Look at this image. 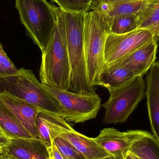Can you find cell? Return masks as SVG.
<instances>
[{"label":"cell","instance_id":"obj_1","mask_svg":"<svg viewBox=\"0 0 159 159\" xmlns=\"http://www.w3.org/2000/svg\"><path fill=\"white\" fill-rule=\"evenodd\" d=\"M56 11V27L46 48L42 53L40 78L43 84L68 90L71 70L64 11L57 7Z\"/></svg>","mask_w":159,"mask_h":159},{"label":"cell","instance_id":"obj_2","mask_svg":"<svg viewBox=\"0 0 159 159\" xmlns=\"http://www.w3.org/2000/svg\"><path fill=\"white\" fill-rule=\"evenodd\" d=\"M7 93L25 101L40 110L63 118L60 105L36 78L32 71L20 68L16 75L0 74V94Z\"/></svg>","mask_w":159,"mask_h":159},{"label":"cell","instance_id":"obj_3","mask_svg":"<svg viewBox=\"0 0 159 159\" xmlns=\"http://www.w3.org/2000/svg\"><path fill=\"white\" fill-rule=\"evenodd\" d=\"M86 12L64 11L71 70L68 91L81 94L96 90L95 88L92 87L89 82L84 51V30Z\"/></svg>","mask_w":159,"mask_h":159},{"label":"cell","instance_id":"obj_4","mask_svg":"<svg viewBox=\"0 0 159 159\" xmlns=\"http://www.w3.org/2000/svg\"><path fill=\"white\" fill-rule=\"evenodd\" d=\"M110 33L109 18L89 10L85 15L84 45L88 78L93 87L99 86V77L104 65L106 41Z\"/></svg>","mask_w":159,"mask_h":159},{"label":"cell","instance_id":"obj_5","mask_svg":"<svg viewBox=\"0 0 159 159\" xmlns=\"http://www.w3.org/2000/svg\"><path fill=\"white\" fill-rule=\"evenodd\" d=\"M16 7L27 34L43 53L56 27V7L47 0H16Z\"/></svg>","mask_w":159,"mask_h":159},{"label":"cell","instance_id":"obj_6","mask_svg":"<svg viewBox=\"0 0 159 159\" xmlns=\"http://www.w3.org/2000/svg\"><path fill=\"white\" fill-rule=\"evenodd\" d=\"M107 89L109 99L102 105L105 111V124L126 122L146 94L143 76H136L123 85Z\"/></svg>","mask_w":159,"mask_h":159},{"label":"cell","instance_id":"obj_7","mask_svg":"<svg viewBox=\"0 0 159 159\" xmlns=\"http://www.w3.org/2000/svg\"><path fill=\"white\" fill-rule=\"evenodd\" d=\"M43 84L60 105L68 123H83L96 117L102 100L95 91L81 94Z\"/></svg>","mask_w":159,"mask_h":159},{"label":"cell","instance_id":"obj_8","mask_svg":"<svg viewBox=\"0 0 159 159\" xmlns=\"http://www.w3.org/2000/svg\"><path fill=\"white\" fill-rule=\"evenodd\" d=\"M158 24L124 34L110 33L106 41L104 65H109L150 41L158 40Z\"/></svg>","mask_w":159,"mask_h":159},{"label":"cell","instance_id":"obj_9","mask_svg":"<svg viewBox=\"0 0 159 159\" xmlns=\"http://www.w3.org/2000/svg\"><path fill=\"white\" fill-rule=\"evenodd\" d=\"M50 134H56L70 143L87 159H104L112 156L101 147L93 138L75 131L62 117L46 112Z\"/></svg>","mask_w":159,"mask_h":159},{"label":"cell","instance_id":"obj_10","mask_svg":"<svg viewBox=\"0 0 159 159\" xmlns=\"http://www.w3.org/2000/svg\"><path fill=\"white\" fill-rule=\"evenodd\" d=\"M150 134L141 130L120 132L114 128H105L93 139L114 158L124 159L133 144Z\"/></svg>","mask_w":159,"mask_h":159},{"label":"cell","instance_id":"obj_11","mask_svg":"<svg viewBox=\"0 0 159 159\" xmlns=\"http://www.w3.org/2000/svg\"><path fill=\"white\" fill-rule=\"evenodd\" d=\"M158 42L157 40L150 41L108 65L124 66L130 70L135 76H143L156 62Z\"/></svg>","mask_w":159,"mask_h":159},{"label":"cell","instance_id":"obj_12","mask_svg":"<svg viewBox=\"0 0 159 159\" xmlns=\"http://www.w3.org/2000/svg\"><path fill=\"white\" fill-rule=\"evenodd\" d=\"M0 102L15 116L34 138L40 139L36 121L41 110L23 100L7 93L0 94Z\"/></svg>","mask_w":159,"mask_h":159},{"label":"cell","instance_id":"obj_13","mask_svg":"<svg viewBox=\"0 0 159 159\" xmlns=\"http://www.w3.org/2000/svg\"><path fill=\"white\" fill-rule=\"evenodd\" d=\"M6 155L16 159H48V149L40 139L11 138L4 148Z\"/></svg>","mask_w":159,"mask_h":159},{"label":"cell","instance_id":"obj_14","mask_svg":"<svg viewBox=\"0 0 159 159\" xmlns=\"http://www.w3.org/2000/svg\"><path fill=\"white\" fill-rule=\"evenodd\" d=\"M146 94L151 129L159 143V61H156L149 70Z\"/></svg>","mask_w":159,"mask_h":159},{"label":"cell","instance_id":"obj_15","mask_svg":"<svg viewBox=\"0 0 159 159\" xmlns=\"http://www.w3.org/2000/svg\"><path fill=\"white\" fill-rule=\"evenodd\" d=\"M148 2L143 1H128L114 2H104L93 0L89 10L100 12L109 18L130 14H138Z\"/></svg>","mask_w":159,"mask_h":159},{"label":"cell","instance_id":"obj_16","mask_svg":"<svg viewBox=\"0 0 159 159\" xmlns=\"http://www.w3.org/2000/svg\"><path fill=\"white\" fill-rule=\"evenodd\" d=\"M135 75L129 69L123 66L108 65L103 67L99 77V86L107 88L117 87L130 81Z\"/></svg>","mask_w":159,"mask_h":159},{"label":"cell","instance_id":"obj_17","mask_svg":"<svg viewBox=\"0 0 159 159\" xmlns=\"http://www.w3.org/2000/svg\"><path fill=\"white\" fill-rule=\"evenodd\" d=\"M0 129L8 138H34L14 115L0 102Z\"/></svg>","mask_w":159,"mask_h":159},{"label":"cell","instance_id":"obj_18","mask_svg":"<svg viewBox=\"0 0 159 159\" xmlns=\"http://www.w3.org/2000/svg\"><path fill=\"white\" fill-rule=\"evenodd\" d=\"M129 151L138 159H159V143L150 133L135 142Z\"/></svg>","mask_w":159,"mask_h":159},{"label":"cell","instance_id":"obj_19","mask_svg":"<svg viewBox=\"0 0 159 159\" xmlns=\"http://www.w3.org/2000/svg\"><path fill=\"white\" fill-rule=\"evenodd\" d=\"M109 19L110 33L124 34L138 29V15L137 14L120 15L109 18Z\"/></svg>","mask_w":159,"mask_h":159},{"label":"cell","instance_id":"obj_20","mask_svg":"<svg viewBox=\"0 0 159 159\" xmlns=\"http://www.w3.org/2000/svg\"><path fill=\"white\" fill-rule=\"evenodd\" d=\"M159 23V0L147 3L138 14V29H146Z\"/></svg>","mask_w":159,"mask_h":159},{"label":"cell","instance_id":"obj_21","mask_svg":"<svg viewBox=\"0 0 159 159\" xmlns=\"http://www.w3.org/2000/svg\"><path fill=\"white\" fill-rule=\"evenodd\" d=\"M53 144L60 152L70 159H87L70 143L61 136L56 134L50 135Z\"/></svg>","mask_w":159,"mask_h":159},{"label":"cell","instance_id":"obj_22","mask_svg":"<svg viewBox=\"0 0 159 159\" xmlns=\"http://www.w3.org/2000/svg\"><path fill=\"white\" fill-rule=\"evenodd\" d=\"M65 12H88L93 0H52Z\"/></svg>","mask_w":159,"mask_h":159},{"label":"cell","instance_id":"obj_23","mask_svg":"<svg viewBox=\"0 0 159 159\" xmlns=\"http://www.w3.org/2000/svg\"><path fill=\"white\" fill-rule=\"evenodd\" d=\"M46 111L40 110L36 118V125L40 140L48 148L53 146L47 118Z\"/></svg>","mask_w":159,"mask_h":159},{"label":"cell","instance_id":"obj_24","mask_svg":"<svg viewBox=\"0 0 159 159\" xmlns=\"http://www.w3.org/2000/svg\"><path fill=\"white\" fill-rule=\"evenodd\" d=\"M0 63L6 75H16L18 72L14 63L9 59L0 43Z\"/></svg>","mask_w":159,"mask_h":159},{"label":"cell","instance_id":"obj_25","mask_svg":"<svg viewBox=\"0 0 159 159\" xmlns=\"http://www.w3.org/2000/svg\"><path fill=\"white\" fill-rule=\"evenodd\" d=\"M10 138L7 136L2 132H0V149L4 148L9 141Z\"/></svg>","mask_w":159,"mask_h":159},{"label":"cell","instance_id":"obj_26","mask_svg":"<svg viewBox=\"0 0 159 159\" xmlns=\"http://www.w3.org/2000/svg\"><path fill=\"white\" fill-rule=\"evenodd\" d=\"M52 151L55 159H70L65 155L61 153L58 150L57 148L53 144L52 146Z\"/></svg>","mask_w":159,"mask_h":159},{"label":"cell","instance_id":"obj_27","mask_svg":"<svg viewBox=\"0 0 159 159\" xmlns=\"http://www.w3.org/2000/svg\"><path fill=\"white\" fill-rule=\"evenodd\" d=\"M124 159H138L137 158V157L134 155V154H133L131 152L129 151V152H128L127 154H126V156H125V157H124Z\"/></svg>","mask_w":159,"mask_h":159},{"label":"cell","instance_id":"obj_28","mask_svg":"<svg viewBox=\"0 0 159 159\" xmlns=\"http://www.w3.org/2000/svg\"><path fill=\"white\" fill-rule=\"evenodd\" d=\"M100 2H121V1H128V0H95Z\"/></svg>","mask_w":159,"mask_h":159},{"label":"cell","instance_id":"obj_29","mask_svg":"<svg viewBox=\"0 0 159 159\" xmlns=\"http://www.w3.org/2000/svg\"><path fill=\"white\" fill-rule=\"evenodd\" d=\"M48 154H49V157L48 159H55L54 156H53V151H52V147L50 148H48Z\"/></svg>","mask_w":159,"mask_h":159},{"label":"cell","instance_id":"obj_30","mask_svg":"<svg viewBox=\"0 0 159 159\" xmlns=\"http://www.w3.org/2000/svg\"><path fill=\"white\" fill-rule=\"evenodd\" d=\"M3 149H2V150L0 151V159H5V155L4 154Z\"/></svg>","mask_w":159,"mask_h":159},{"label":"cell","instance_id":"obj_31","mask_svg":"<svg viewBox=\"0 0 159 159\" xmlns=\"http://www.w3.org/2000/svg\"><path fill=\"white\" fill-rule=\"evenodd\" d=\"M0 74H6L4 70H3L2 68V66H1V63H0Z\"/></svg>","mask_w":159,"mask_h":159},{"label":"cell","instance_id":"obj_32","mask_svg":"<svg viewBox=\"0 0 159 159\" xmlns=\"http://www.w3.org/2000/svg\"><path fill=\"white\" fill-rule=\"evenodd\" d=\"M133 1H143V2H151L153 0H133Z\"/></svg>","mask_w":159,"mask_h":159},{"label":"cell","instance_id":"obj_33","mask_svg":"<svg viewBox=\"0 0 159 159\" xmlns=\"http://www.w3.org/2000/svg\"><path fill=\"white\" fill-rule=\"evenodd\" d=\"M4 152V151H3ZM5 156V158L6 159H16L10 157H8V156H7V155H5V154L4 153Z\"/></svg>","mask_w":159,"mask_h":159},{"label":"cell","instance_id":"obj_34","mask_svg":"<svg viewBox=\"0 0 159 159\" xmlns=\"http://www.w3.org/2000/svg\"><path fill=\"white\" fill-rule=\"evenodd\" d=\"M157 37H158V42H159V23L158 24V30Z\"/></svg>","mask_w":159,"mask_h":159},{"label":"cell","instance_id":"obj_35","mask_svg":"<svg viewBox=\"0 0 159 159\" xmlns=\"http://www.w3.org/2000/svg\"><path fill=\"white\" fill-rule=\"evenodd\" d=\"M116 159L114 158L113 157H111L107 158H106V159Z\"/></svg>","mask_w":159,"mask_h":159},{"label":"cell","instance_id":"obj_36","mask_svg":"<svg viewBox=\"0 0 159 159\" xmlns=\"http://www.w3.org/2000/svg\"><path fill=\"white\" fill-rule=\"evenodd\" d=\"M0 132H2V131H1V129H0Z\"/></svg>","mask_w":159,"mask_h":159},{"label":"cell","instance_id":"obj_37","mask_svg":"<svg viewBox=\"0 0 159 159\" xmlns=\"http://www.w3.org/2000/svg\"><path fill=\"white\" fill-rule=\"evenodd\" d=\"M5 159H6V158H5Z\"/></svg>","mask_w":159,"mask_h":159},{"label":"cell","instance_id":"obj_38","mask_svg":"<svg viewBox=\"0 0 159 159\" xmlns=\"http://www.w3.org/2000/svg\"><path fill=\"white\" fill-rule=\"evenodd\" d=\"M2 149H0V151H1V150H2Z\"/></svg>","mask_w":159,"mask_h":159}]
</instances>
